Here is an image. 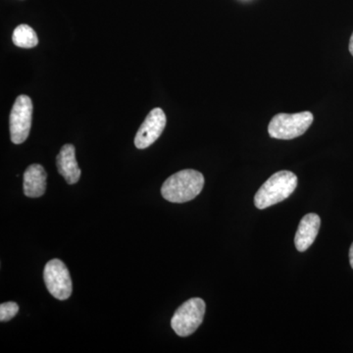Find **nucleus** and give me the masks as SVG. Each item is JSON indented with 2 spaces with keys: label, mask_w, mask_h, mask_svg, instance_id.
<instances>
[{
  "label": "nucleus",
  "mask_w": 353,
  "mask_h": 353,
  "mask_svg": "<svg viewBox=\"0 0 353 353\" xmlns=\"http://www.w3.org/2000/svg\"><path fill=\"white\" fill-rule=\"evenodd\" d=\"M204 185L201 172L185 169L174 174L165 181L161 188L162 196L173 203H183L196 199Z\"/></svg>",
  "instance_id": "obj_1"
},
{
  "label": "nucleus",
  "mask_w": 353,
  "mask_h": 353,
  "mask_svg": "<svg viewBox=\"0 0 353 353\" xmlns=\"http://www.w3.org/2000/svg\"><path fill=\"white\" fill-rule=\"evenodd\" d=\"M296 174L285 170L277 172L261 185L255 194V206L265 209L280 203L296 190Z\"/></svg>",
  "instance_id": "obj_2"
},
{
  "label": "nucleus",
  "mask_w": 353,
  "mask_h": 353,
  "mask_svg": "<svg viewBox=\"0 0 353 353\" xmlns=\"http://www.w3.org/2000/svg\"><path fill=\"white\" fill-rule=\"evenodd\" d=\"M313 114L309 111L294 114H277L269 123L268 132L273 139L299 138L307 131L313 123Z\"/></svg>",
  "instance_id": "obj_3"
},
{
  "label": "nucleus",
  "mask_w": 353,
  "mask_h": 353,
  "mask_svg": "<svg viewBox=\"0 0 353 353\" xmlns=\"http://www.w3.org/2000/svg\"><path fill=\"white\" fill-rule=\"evenodd\" d=\"M205 308V303L199 297L185 301L176 309L172 318V329L180 336H189L194 334L203 321Z\"/></svg>",
  "instance_id": "obj_4"
},
{
  "label": "nucleus",
  "mask_w": 353,
  "mask_h": 353,
  "mask_svg": "<svg viewBox=\"0 0 353 353\" xmlns=\"http://www.w3.org/2000/svg\"><path fill=\"white\" fill-rule=\"evenodd\" d=\"M44 283L51 296L59 301H66L72 294L73 285L66 265L59 259L46 263L43 271Z\"/></svg>",
  "instance_id": "obj_5"
},
{
  "label": "nucleus",
  "mask_w": 353,
  "mask_h": 353,
  "mask_svg": "<svg viewBox=\"0 0 353 353\" xmlns=\"http://www.w3.org/2000/svg\"><path fill=\"white\" fill-rule=\"evenodd\" d=\"M32 102L28 95H19L10 113V138L15 145L24 143L31 131Z\"/></svg>",
  "instance_id": "obj_6"
},
{
  "label": "nucleus",
  "mask_w": 353,
  "mask_h": 353,
  "mask_svg": "<svg viewBox=\"0 0 353 353\" xmlns=\"http://www.w3.org/2000/svg\"><path fill=\"white\" fill-rule=\"evenodd\" d=\"M166 115L161 108H154L146 116L134 138V145L145 150L153 145L166 127Z\"/></svg>",
  "instance_id": "obj_7"
},
{
  "label": "nucleus",
  "mask_w": 353,
  "mask_h": 353,
  "mask_svg": "<svg viewBox=\"0 0 353 353\" xmlns=\"http://www.w3.org/2000/svg\"><path fill=\"white\" fill-rule=\"evenodd\" d=\"M321 219L315 213H309L303 216L299 222L296 236H294V245L299 252H303L307 250L314 243L316 236L319 233Z\"/></svg>",
  "instance_id": "obj_8"
},
{
  "label": "nucleus",
  "mask_w": 353,
  "mask_h": 353,
  "mask_svg": "<svg viewBox=\"0 0 353 353\" xmlns=\"http://www.w3.org/2000/svg\"><path fill=\"white\" fill-rule=\"evenodd\" d=\"M57 170L69 185L78 183L81 178V169L76 159L75 146L67 143L62 146L57 157Z\"/></svg>",
  "instance_id": "obj_9"
},
{
  "label": "nucleus",
  "mask_w": 353,
  "mask_h": 353,
  "mask_svg": "<svg viewBox=\"0 0 353 353\" xmlns=\"http://www.w3.org/2000/svg\"><path fill=\"white\" fill-rule=\"evenodd\" d=\"M48 174L41 165L32 164L26 169L23 189L26 196L36 199L43 196L46 190Z\"/></svg>",
  "instance_id": "obj_10"
},
{
  "label": "nucleus",
  "mask_w": 353,
  "mask_h": 353,
  "mask_svg": "<svg viewBox=\"0 0 353 353\" xmlns=\"http://www.w3.org/2000/svg\"><path fill=\"white\" fill-rule=\"evenodd\" d=\"M13 43L21 48H32L38 46L39 39L36 32L28 25H19L13 32Z\"/></svg>",
  "instance_id": "obj_11"
},
{
  "label": "nucleus",
  "mask_w": 353,
  "mask_h": 353,
  "mask_svg": "<svg viewBox=\"0 0 353 353\" xmlns=\"http://www.w3.org/2000/svg\"><path fill=\"white\" fill-rule=\"evenodd\" d=\"M18 312H19V306L17 303H12V301L1 303V305H0V321H10L12 318L18 314Z\"/></svg>",
  "instance_id": "obj_12"
},
{
  "label": "nucleus",
  "mask_w": 353,
  "mask_h": 353,
  "mask_svg": "<svg viewBox=\"0 0 353 353\" xmlns=\"http://www.w3.org/2000/svg\"><path fill=\"white\" fill-rule=\"evenodd\" d=\"M350 265H352V269H353V243L352 246H350Z\"/></svg>",
  "instance_id": "obj_13"
},
{
  "label": "nucleus",
  "mask_w": 353,
  "mask_h": 353,
  "mask_svg": "<svg viewBox=\"0 0 353 353\" xmlns=\"http://www.w3.org/2000/svg\"><path fill=\"white\" fill-rule=\"evenodd\" d=\"M350 52L352 53V55L353 57V32L352 34V38H350Z\"/></svg>",
  "instance_id": "obj_14"
}]
</instances>
